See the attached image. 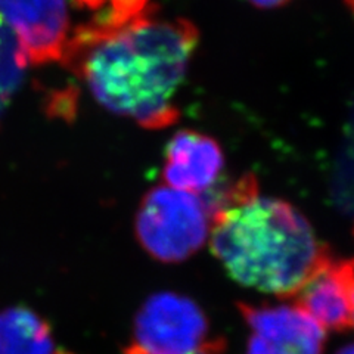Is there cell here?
<instances>
[{
	"mask_svg": "<svg viewBox=\"0 0 354 354\" xmlns=\"http://www.w3.org/2000/svg\"><path fill=\"white\" fill-rule=\"evenodd\" d=\"M205 203L214 257L243 286L290 298L328 251L308 220L292 204L261 195L252 176Z\"/></svg>",
	"mask_w": 354,
	"mask_h": 354,
	"instance_id": "2",
	"label": "cell"
},
{
	"mask_svg": "<svg viewBox=\"0 0 354 354\" xmlns=\"http://www.w3.org/2000/svg\"><path fill=\"white\" fill-rule=\"evenodd\" d=\"M26 66L15 36L0 18V115L21 86Z\"/></svg>",
	"mask_w": 354,
	"mask_h": 354,
	"instance_id": "10",
	"label": "cell"
},
{
	"mask_svg": "<svg viewBox=\"0 0 354 354\" xmlns=\"http://www.w3.org/2000/svg\"><path fill=\"white\" fill-rule=\"evenodd\" d=\"M223 167V151L213 138L182 130L165 148L162 177L169 187L198 195L218 180Z\"/></svg>",
	"mask_w": 354,
	"mask_h": 354,
	"instance_id": "8",
	"label": "cell"
},
{
	"mask_svg": "<svg viewBox=\"0 0 354 354\" xmlns=\"http://www.w3.org/2000/svg\"><path fill=\"white\" fill-rule=\"evenodd\" d=\"M142 248L162 263L185 261L201 248L209 234V209L196 194L169 186L153 187L142 198L136 220Z\"/></svg>",
	"mask_w": 354,
	"mask_h": 354,
	"instance_id": "3",
	"label": "cell"
},
{
	"mask_svg": "<svg viewBox=\"0 0 354 354\" xmlns=\"http://www.w3.org/2000/svg\"><path fill=\"white\" fill-rule=\"evenodd\" d=\"M0 18L27 64L61 62L71 35L68 0H0Z\"/></svg>",
	"mask_w": 354,
	"mask_h": 354,
	"instance_id": "5",
	"label": "cell"
},
{
	"mask_svg": "<svg viewBox=\"0 0 354 354\" xmlns=\"http://www.w3.org/2000/svg\"><path fill=\"white\" fill-rule=\"evenodd\" d=\"M335 354H354V342L353 344H347L342 348H339Z\"/></svg>",
	"mask_w": 354,
	"mask_h": 354,
	"instance_id": "14",
	"label": "cell"
},
{
	"mask_svg": "<svg viewBox=\"0 0 354 354\" xmlns=\"http://www.w3.org/2000/svg\"><path fill=\"white\" fill-rule=\"evenodd\" d=\"M108 0H71V5H74L77 9H86L91 10V12H97L101 10Z\"/></svg>",
	"mask_w": 354,
	"mask_h": 354,
	"instance_id": "11",
	"label": "cell"
},
{
	"mask_svg": "<svg viewBox=\"0 0 354 354\" xmlns=\"http://www.w3.org/2000/svg\"><path fill=\"white\" fill-rule=\"evenodd\" d=\"M290 300L325 330L353 329L354 259H337L328 250Z\"/></svg>",
	"mask_w": 354,
	"mask_h": 354,
	"instance_id": "7",
	"label": "cell"
},
{
	"mask_svg": "<svg viewBox=\"0 0 354 354\" xmlns=\"http://www.w3.org/2000/svg\"><path fill=\"white\" fill-rule=\"evenodd\" d=\"M52 328L35 310L12 306L0 310V354H61Z\"/></svg>",
	"mask_w": 354,
	"mask_h": 354,
	"instance_id": "9",
	"label": "cell"
},
{
	"mask_svg": "<svg viewBox=\"0 0 354 354\" xmlns=\"http://www.w3.org/2000/svg\"><path fill=\"white\" fill-rule=\"evenodd\" d=\"M251 329L245 354H322L326 330L295 306L238 304Z\"/></svg>",
	"mask_w": 354,
	"mask_h": 354,
	"instance_id": "6",
	"label": "cell"
},
{
	"mask_svg": "<svg viewBox=\"0 0 354 354\" xmlns=\"http://www.w3.org/2000/svg\"><path fill=\"white\" fill-rule=\"evenodd\" d=\"M248 2L261 9H273V8L283 6L285 3L291 2V0H248Z\"/></svg>",
	"mask_w": 354,
	"mask_h": 354,
	"instance_id": "13",
	"label": "cell"
},
{
	"mask_svg": "<svg viewBox=\"0 0 354 354\" xmlns=\"http://www.w3.org/2000/svg\"><path fill=\"white\" fill-rule=\"evenodd\" d=\"M199 31L183 18H162L153 5L129 18L101 14L74 28L61 64L111 113L160 130L179 118L176 95Z\"/></svg>",
	"mask_w": 354,
	"mask_h": 354,
	"instance_id": "1",
	"label": "cell"
},
{
	"mask_svg": "<svg viewBox=\"0 0 354 354\" xmlns=\"http://www.w3.org/2000/svg\"><path fill=\"white\" fill-rule=\"evenodd\" d=\"M346 3H347V6H348V9L351 10L353 17H354V0H346Z\"/></svg>",
	"mask_w": 354,
	"mask_h": 354,
	"instance_id": "15",
	"label": "cell"
},
{
	"mask_svg": "<svg viewBox=\"0 0 354 354\" xmlns=\"http://www.w3.org/2000/svg\"><path fill=\"white\" fill-rule=\"evenodd\" d=\"M208 330L205 313L189 297L157 292L136 313L124 354H194L209 341Z\"/></svg>",
	"mask_w": 354,
	"mask_h": 354,
	"instance_id": "4",
	"label": "cell"
},
{
	"mask_svg": "<svg viewBox=\"0 0 354 354\" xmlns=\"http://www.w3.org/2000/svg\"><path fill=\"white\" fill-rule=\"evenodd\" d=\"M225 353V341L221 338L209 339L207 344L194 354H223Z\"/></svg>",
	"mask_w": 354,
	"mask_h": 354,
	"instance_id": "12",
	"label": "cell"
}]
</instances>
